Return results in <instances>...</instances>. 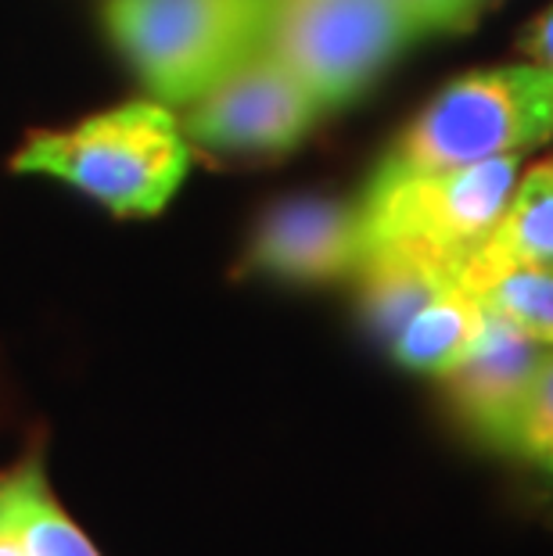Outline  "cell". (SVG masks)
<instances>
[{
	"instance_id": "obj_1",
	"label": "cell",
	"mask_w": 553,
	"mask_h": 556,
	"mask_svg": "<svg viewBox=\"0 0 553 556\" xmlns=\"http://www.w3.org/2000/svg\"><path fill=\"white\" fill-rule=\"evenodd\" d=\"M11 165L73 184L115 216H155L184 184L191 148L169 104L126 101L68 129L33 134Z\"/></svg>"
},
{
	"instance_id": "obj_2",
	"label": "cell",
	"mask_w": 553,
	"mask_h": 556,
	"mask_svg": "<svg viewBox=\"0 0 553 556\" xmlns=\"http://www.w3.org/2000/svg\"><path fill=\"white\" fill-rule=\"evenodd\" d=\"M274 0H104V26L155 101L191 104L266 47Z\"/></svg>"
},
{
	"instance_id": "obj_3",
	"label": "cell",
	"mask_w": 553,
	"mask_h": 556,
	"mask_svg": "<svg viewBox=\"0 0 553 556\" xmlns=\"http://www.w3.org/2000/svg\"><path fill=\"white\" fill-rule=\"evenodd\" d=\"M553 137V73L532 62L478 68L425 104L378 169L439 173L525 155Z\"/></svg>"
},
{
	"instance_id": "obj_4",
	"label": "cell",
	"mask_w": 553,
	"mask_h": 556,
	"mask_svg": "<svg viewBox=\"0 0 553 556\" xmlns=\"http://www.w3.org/2000/svg\"><path fill=\"white\" fill-rule=\"evenodd\" d=\"M417 40L399 0H274L266 51L324 112L356 101Z\"/></svg>"
},
{
	"instance_id": "obj_5",
	"label": "cell",
	"mask_w": 553,
	"mask_h": 556,
	"mask_svg": "<svg viewBox=\"0 0 553 556\" xmlns=\"http://www.w3.org/2000/svg\"><path fill=\"white\" fill-rule=\"evenodd\" d=\"M517 176L521 155H500L439 173L374 169L360 201L367 248L417 244L464 266V258L500 219Z\"/></svg>"
},
{
	"instance_id": "obj_6",
	"label": "cell",
	"mask_w": 553,
	"mask_h": 556,
	"mask_svg": "<svg viewBox=\"0 0 553 556\" xmlns=\"http://www.w3.org/2000/svg\"><path fill=\"white\" fill-rule=\"evenodd\" d=\"M321 104L288 65L259 51L241 68L191 101L184 137L230 155H280L296 148L321 119Z\"/></svg>"
},
{
	"instance_id": "obj_7",
	"label": "cell",
	"mask_w": 553,
	"mask_h": 556,
	"mask_svg": "<svg viewBox=\"0 0 553 556\" xmlns=\"http://www.w3.org/2000/svg\"><path fill=\"white\" fill-rule=\"evenodd\" d=\"M546 352V341L532 338L507 316L486 309V324H481L475 345L442 377L456 417L497 453L511 456L517 417H521Z\"/></svg>"
},
{
	"instance_id": "obj_8",
	"label": "cell",
	"mask_w": 553,
	"mask_h": 556,
	"mask_svg": "<svg viewBox=\"0 0 553 556\" xmlns=\"http://www.w3.org/2000/svg\"><path fill=\"white\" fill-rule=\"evenodd\" d=\"M367 255L360 205L331 198H291L255 227L244 266L291 283H331L356 277Z\"/></svg>"
},
{
	"instance_id": "obj_9",
	"label": "cell",
	"mask_w": 553,
	"mask_h": 556,
	"mask_svg": "<svg viewBox=\"0 0 553 556\" xmlns=\"http://www.w3.org/2000/svg\"><path fill=\"white\" fill-rule=\"evenodd\" d=\"M356 277L363 316L381 341H392L431 299L461 283V263L417 244H370Z\"/></svg>"
},
{
	"instance_id": "obj_10",
	"label": "cell",
	"mask_w": 553,
	"mask_h": 556,
	"mask_svg": "<svg viewBox=\"0 0 553 556\" xmlns=\"http://www.w3.org/2000/svg\"><path fill=\"white\" fill-rule=\"evenodd\" d=\"M507 266L553 269V159L517 176L500 219L464 258L461 280Z\"/></svg>"
},
{
	"instance_id": "obj_11",
	"label": "cell",
	"mask_w": 553,
	"mask_h": 556,
	"mask_svg": "<svg viewBox=\"0 0 553 556\" xmlns=\"http://www.w3.org/2000/svg\"><path fill=\"white\" fill-rule=\"evenodd\" d=\"M486 324V305L464 283L445 288L439 299H431L399 334L388 341L399 366L414 374L445 377L475 345L478 330Z\"/></svg>"
},
{
	"instance_id": "obj_12",
	"label": "cell",
	"mask_w": 553,
	"mask_h": 556,
	"mask_svg": "<svg viewBox=\"0 0 553 556\" xmlns=\"http://www.w3.org/2000/svg\"><path fill=\"white\" fill-rule=\"evenodd\" d=\"M0 517L26 539L33 556H98L76 520L58 506L40 459L0 475Z\"/></svg>"
},
{
	"instance_id": "obj_13",
	"label": "cell",
	"mask_w": 553,
	"mask_h": 556,
	"mask_svg": "<svg viewBox=\"0 0 553 556\" xmlns=\"http://www.w3.org/2000/svg\"><path fill=\"white\" fill-rule=\"evenodd\" d=\"M486 309L507 316L532 338L553 345V269L507 266L461 280Z\"/></svg>"
},
{
	"instance_id": "obj_14",
	"label": "cell",
	"mask_w": 553,
	"mask_h": 556,
	"mask_svg": "<svg viewBox=\"0 0 553 556\" xmlns=\"http://www.w3.org/2000/svg\"><path fill=\"white\" fill-rule=\"evenodd\" d=\"M511 456L553 475V345L539 363L536 384L525 399L521 417H517Z\"/></svg>"
},
{
	"instance_id": "obj_15",
	"label": "cell",
	"mask_w": 553,
	"mask_h": 556,
	"mask_svg": "<svg viewBox=\"0 0 553 556\" xmlns=\"http://www.w3.org/2000/svg\"><path fill=\"white\" fill-rule=\"evenodd\" d=\"M406 18L414 22L417 37L425 33H467L475 29L489 0H399Z\"/></svg>"
},
{
	"instance_id": "obj_16",
	"label": "cell",
	"mask_w": 553,
	"mask_h": 556,
	"mask_svg": "<svg viewBox=\"0 0 553 556\" xmlns=\"http://www.w3.org/2000/svg\"><path fill=\"white\" fill-rule=\"evenodd\" d=\"M525 54L532 65L553 73V8H546L543 15L532 22V29L525 33Z\"/></svg>"
},
{
	"instance_id": "obj_17",
	"label": "cell",
	"mask_w": 553,
	"mask_h": 556,
	"mask_svg": "<svg viewBox=\"0 0 553 556\" xmlns=\"http://www.w3.org/2000/svg\"><path fill=\"white\" fill-rule=\"evenodd\" d=\"M0 556H33V549L26 546V539H22L4 517H0Z\"/></svg>"
}]
</instances>
